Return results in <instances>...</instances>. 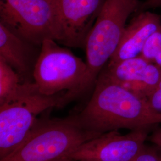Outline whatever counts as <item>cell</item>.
Listing matches in <instances>:
<instances>
[{
  "instance_id": "2e32d148",
  "label": "cell",
  "mask_w": 161,
  "mask_h": 161,
  "mask_svg": "<svg viewBox=\"0 0 161 161\" xmlns=\"http://www.w3.org/2000/svg\"><path fill=\"white\" fill-rule=\"evenodd\" d=\"M157 8H161V0H145L142 3L141 2L140 6L136 13Z\"/></svg>"
},
{
  "instance_id": "277c9868",
  "label": "cell",
  "mask_w": 161,
  "mask_h": 161,
  "mask_svg": "<svg viewBox=\"0 0 161 161\" xmlns=\"http://www.w3.org/2000/svg\"><path fill=\"white\" fill-rule=\"evenodd\" d=\"M57 42L46 39L42 43L33 79L42 94L52 96L66 92L73 100L89 90L88 66L80 58Z\"/></svg>"
},
{
  "instance_id": "8992f818",
  "label": "cell",
  "mask_w": 161,
  "mask_h": 161,
  "mask_svg": "<svg viewBox=\"0 0 161 161\" xmlns=\"http://www.w3.org/2000/svg\"><path fill=\"white\" fill-rule=\"evenodd\" d=\"M0 23L36 46L46 39L58 42L54 0H0Z\"/></svg>"
},
{
  "instance_id": "5b68a950",
  "label": "cell",
  "mask_w": 161,
  "mask_h": 161,
  "mask_svg": "<svg viewBox=\"0 0 161 161\" xmlns=\"http://www.w3.org/2000/svg\"><path fill=\"white\" fill-rule=\"evenodd\" d=\"M139 0H106L86 40L87 86H94L98 77L116 52L127 19L137 12Z\"/></svg>"
},
{
  "instance_id": "ba28073f",
  "label": "cell",
  "mask_w": 161,
  "mask_h": 161,
  "mask_svg": "<svg viewBox=\"0 0 161 161\" xmlns=\"http://www.w3.org/2000/svg\"><path fill=\"white\" fill-rule=\"evenodd\" d=\"M58 14V42L85 48L86 40L106 0H54Z\"/></svg>"
},
{
  "instance_id": "6da1fadb",
  "label": "cell",
  "mask_w": 161,
  "mask_h": 161,
  "mask_svg": "<svg viewBox=\"0 0 161 161\" xmlns=\"http://www.w3.org/2000/svg\"><path fill=\"white\" fill-rule=\"evenodd\" d=\"M80 126L99 134L120 129H155L161 114L147 100L100 74L85 108L76 115Z\"/></svg>"
},
{
  "instance_id": "8fae6325",
  "label": "cell",
  "mask_w": 161,
  "mask_h": 161,
  "mask_svg": "<svg viewBox=\"0 0 161 161\" xmlns=\"http://www.w3.org/2000/svg\"><path fill=\"white\" fill-rule=\"evenodd\" d=\"M40 48L0 23V58L17 72L22 82H34L33 73Z\"/></svg>"
},
{
  "instance_id": "9c48e42d",
  "label": "cell",
  "mask_w": 161,
  "mask_h": 161,
  "mask_svg": "<svg viewBox=\"0 0 161 161\" xmlns=\"http://www.w3.org/2000/svg\"><path fill=\"white\" fill-rule=\"evenodd\" d=\"M100 74L146 99L161 81V67L140 55L113 64H106Z\"/></svg>"
},
{
  "instance_id": "4fadbf2b",
  "label": "cell",
  "mask_w": 161,
  "mask_h": 161,
  "mask_svg": "<svg viewBox=\"0 0 161 161\" xmlns=\"http://www.w3.org/2000/svg\"><path fill=\"white\" fill-rule=\"evenodd\" d=\"M141 56L150 62L161 67V28L150 36Z\"/></svg>"
},
{
  "instance_id": "ac0fdd59",
  "label": "cell",
  "mask_w": 161,
  "mask_h": 161,
  "mask_svg": "<svg viewBox=\"0 0 161 161\" xmlns=\"http://www.w3.org/2000/svg\"><path fill=\"white\" fill-rule=\"evenodd\" d=\"M72 161V160H70V159H66V158H63V159H58V160H56V161Z\"/></svg>"
},
{
  "instance_id": "7c38bea8",
  "label": "cell",
  "mask_w": 161,
  "mask_h": 161,
  "mask_svg": "<svg viewBox=\"0 0 161 161\" xmlns=\"http://www.w3.org/2000/svg\"><path fill=\"white\" fill-rule=\"evenodd\" d=\"M20 76L6 61L0 58V104L13 97L22 86Z\"/></svg>"
},
{
  "instance_id": "5bb4252c",
  "label": "cell",
  "mask_w": 161,
  "mask_h": 161,
  "mask_svg": "<svg viewBox=\"0 0 161 161\" xmlns=\"http://www.w3.org/2000/svg\"><path fill=\"white\" fill-rule=\"evenodd\" d=\"M131 161H161V148L155 144H144Z\"/></svg>"
},
{
  "instance_id": "e0dca14e",
  "label": "cell",
  "mask_w": 161,
  "mask_h": 161,
  "mask_svg": "<svg viewBox=\"0 0 161 161\" xmlns=\"http://www.w3.org/2000/svg\"><path fill=\"white\" fill-rule=\"evenodd\" d=\"M147 142L161 148V128L157 127L151 132L147 138Z\"/></svg>"
},
{
  "instance_id": "30bf717a",
  "label": "cell",
  "mask_w": 161,
  "mask_h": 161,
  "mask_svg": "<svg viewBox=\"0 0 161 161\" xmlns=\"http://www.w3.org/2000/svg\"><path fill=\"white\" fill-rule=\"evenodd\" d=\"M161 28V15L148 10L136 13L126 26L119 46L107 64L140 56L150 36Z\"/></svg>"
},
{
  "instance_id": "52a82bcc",
  "label": "cell",
  "mask_w": 161,
  "mask_h": 161,
  "mask_svg": "<svg viewBox=\"0 0 161 161\" xmlns=\"http://www.w3.org/2000/svg\"><path fill=\"white\" fill-rule=\"evenodd\" d=\"M153 130L138 129L125 134L119 130L104 132L80 144L64 158L74 161H131Z\"/></svg>"
},
{
  "instance_id": "3957f363",
  "label": "cell",
  "mask_w": 161,
  "mask_h": 161,
  "mask_svg": "<svg viewBox=\"0 0 161 161\" xmlns=\"http://www.w3.org/2000/svg\"><path fill=\"white\" fill-rule=\"evenodd\" d=\"M72 100L66 92L47 96L34 82H23L13 97L0 104V159L23 142L40 114L62 108Z\"/></svg>"
},
{
  "instance_id": "7a4b0ae2",
  "label": "cell",
  "mask_w": 161,
  "mask_h": 161,
  "mask_svg": "<svg viewBox=\"0 0 161 161\" xmlns=\"http://www.w3.org/2000/svg\"><path fill=\"white\" fill-rule=\"evenodd\" d=\"M101 134L83 128L76 115L36 118L23 142L0 161H53L64 158L80 144Z\"/></svg>"
},
{
  "instance_id": "9a60e30c",
  "label": "cell",
  "mask_w": 161,
  "mask_h": 161,
  "mask_svg": "<svg viewBox=\"0 0 161 161\" xmlns=\"http://www.w3.org/2000/svg\"><path fill=\"white\" fill-rule=\"evenodd\" d=\"M146 100L152 109L161 114V80L155 90Z\"/></svg>"
}]
</instances>
